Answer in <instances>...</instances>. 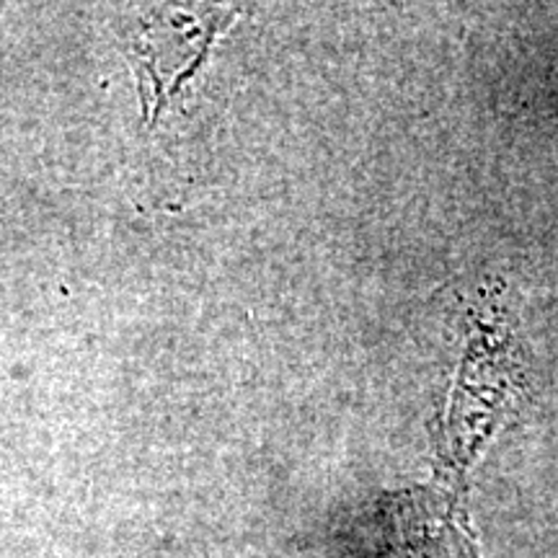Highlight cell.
Wrapping results in <instances>:
<instances>
[{
    "mask_svg": "<svg viewBox=\"0 0 558 558\" xmlns=\"http://www.w3.org/2000/svg\"><path fill=\"white\" fill-rule=\"evenodd\" d=\"M388 546L386 558H481L465 486L448 481L437 492L422 488L396 499Z\"/></svg>",
    "mask_w": 558,
    "mask_h": 558,
    "instance_id": "cell-1",
    "label": "cell"
}]
</instances>
